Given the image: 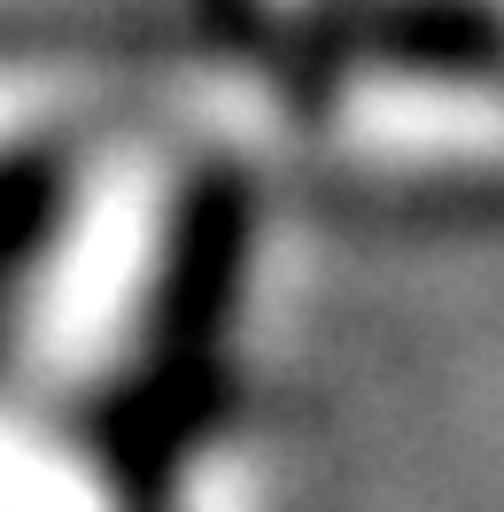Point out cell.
I'll list each match as a JSON object with an SVG mask.
<instances>
[{
  "mask_svg": "<svg viewBox=\"0 0 504 512\" xmlns=\"http://www.w3.org/2000/svg\"><path fill=\"white\" fill-rule=\"evenodd\" d=\"M163 163H117L47 225L24 288L8 303V365L55 412V396L109 388L140 365V326L171 280V202L156 187Z\"/></svg>",
  "mask_w": 504,
  "mask_h": 512,
  "instance_id": "cell-1",
  "label": "cell"
},
{
  "mask_svg": "<svg viewBox=\"0 0 504 512\" xmlns=\"http://www.w3.org/2000/svg\"><path fill=\"white\" fill-rule=\"evenodd\" d=\"M0 512H117V497L47 404H0Z\"/></svg>",
  "mask_w": 504,
  "mask_h": 512,
  "instance_id": "cell-2",
  "label": "cell"
}]
</instances>
